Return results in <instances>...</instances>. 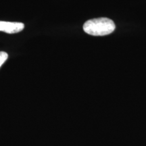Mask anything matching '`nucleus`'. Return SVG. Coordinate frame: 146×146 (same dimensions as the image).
<instances>
[{
    "label": "nucleus",
    "instance_id": "3",
    "mask_svg": "<svg viewBox=\"0 0 146 146\" xmlns=\"http://www.w3.org/2000/svg\"><path fill=\"white\" fill-rule=\"evenodd\" d=\"M8 58V55L5 52H0V67L2 66Z\"/></svg>",
    "mask_w": 146,
    "mask_h": 146
},
{
    "label": "nucleus",
    "instance_id": "2",
    "mask_svg": "<svg viewBox=\"0 0 146 146\" xmlns=\"http://www.w3.org/2000/svg\"><path fill=\"white\" fill-rule=\"evenodd\" d=\"M24 28H25V25L22 23L0 21V31L6 33H17L22 31Z\"/></svg>",
    "mask_w": 146,
    "mask_h": 146
},
{
    "label": "nucleus",
    "instance_id": "1",
    "mask_svg": "<svg viewBox=\"0 0 146 146\" xmlns=\"http://www.w3.org/2000/svg\"><path fill=\"white\" fill-rule=\"evenodd\" d=\"M86 33L93 36H105L114 31L116 26L112 20L107 18H99L89 20L83 25Z\"/></svg>",
    "mask_w": 146,
    "mask_h": 146
}]
</instances>
